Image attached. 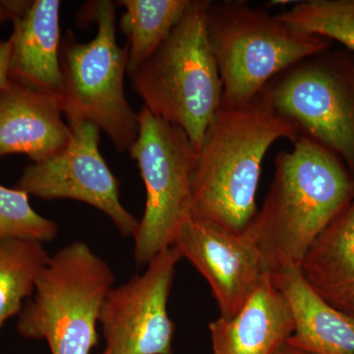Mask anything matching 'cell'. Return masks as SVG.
<instances>
[{
	"instance_id": "cell-1",
	"label": "cell",
	"mask_w": 354,
	"mask_h": 354,
	"mask_svg": "<svg viewBox=\"0 0 354 354\" xmlns=\"http://www.w3.org/2000/svg\"><path fill=\"white\" fill-rule=\"evenodd\" d=\"M354 201V176L341 158L300 135L274 158V178L246 227L264 272L299 266L318 235Z\"/></svg>"
},
{
	"instance_id": "cell-15",
	"label": "cell",
	"mask_w": 354,
	"mask_h": 354,
	"mask_svg": "<svg viewBox=\"0 0 354 354\" xmlns=\"http://www.w3.org/2000/svg\"><path fill=\"white\" fill-rule=\"evenodd\" d=\"M271 274L295 321L288 344L311 354H354V315L335 308L317 295L297 266Z\"/></svg>"
},
{
	"instance_id": "cell-18",
	"label": "cell",
	"mask_w": 354,
	"mask_h": 354,
	"mask_svg": "<svg viewBox=\"0 0 354 354\" xmlns=\"http://www.w3.org/2000/svg\"><path fill=\"white\" fill-rule=\"evenodd\" d=\"M50 257L41 242L0 239V327L22 311Z\"/></svg>"
},
{
	"instance_id": "cell-4",
	"label": "cell",
	"mask_w": 354,
	"mask_h": 354,
	"mask_svg": "<svg viewBox=\"0 0 354 354\" xmlns=\"http://www.w3.org/2000/svg\"><path fill=\"white\" fill-rule=\"evenodd\" d=\"M207 34L227 106L245 104L283 70L333 46L241 0L209 1Z\"/></svg>"
},
{
	"instance_id": "cell-12",
	"label": "cell",
	"mask_w": 354,
	"mask_h": 354,
	"mask_svg": "<svg viewBox=\"0 0 354 354\" xmlns=\"http://www.w3.org/2000/svg\"><path fill=\"white\" fill-rule=\"evenodd\" d=\"M62 113L59 95L9 81L0 91V157L23 153L39 162L64 150L72 130Z\"/></svg>"
},
{
	"instance_id": "cell-3",
	"label": "cell",
	"mask_w": 354,
	"mask_h": 354,
	"mask_svg": "<svg viewBox=\"0 0 354 354\" xmlns=\"http://www.w3.org/2000/svg\"><path fill=\"white\" fill-rule=\"evenodd\" d=\"M211 0H190L183 19L146 62L128 74L149 111L189 137L199 151L221 106L223 85L207 34Z\"/></svg>"
},
{
	"instance_id": "cell-6",
	"label": "cell",
	"mask_w": 354,
	"mask_h": 354,
	"mask_svg": "<svg viewBox=\"0 0 354 354\" xmlns=\"http://www.w3.org/2000/svg\"><path fill=\"white\" fill-rule=\"evenodd\" d=\"M111 267L88 244L64 247L44 268L20 312L22 337L46 339L51 354H90L99 342L100 311L113 288Z\"/></svg>"
},
{
	"instance_id": "cell-8",
	"label": "cell",
	"mask_w": 354,
	"mask_h": 354,
	"mask_svg": "<svg viewBox=\"0 0 354 354\" xmlns=\"http://www.w3.org/2000/svg\"><path fill=\"white\" fill-rule=\"evenodd\" d=\"M139 133L130 147L145 183V213L134 234V259L149 264L172 246L177 232L192 216V183L198 151L181 128L153 115L138 113Z\"/></svg>"
},
{
	"instance_id": "cell-5",
	"label": "cell",
	"mask_w": 354,
	"mask_h": 354,
	"mask_svg": "<svg viewBox=\"0 0 354 354\" xmlns=\"http://www.w3.org/2000/svg\"><path fill=\"white\" fill-rule=\"evenodd\" d=\"M81 13L97 23V36L81 43L71 30L62 38L59 64L64 83L62 106L70 123L88 121L106 133L120 153L129 151L138 137V113L124 91L128 50L115 37V4L88 2Z\"/></svg>"
},
{
	"instance_id": "cell-22",
	"label": "cell",
	"mask_w": 354,
	"mask_h": 354,
	"mask_svg": "<svg viewBox=\"0 0 354 354\" xmlns=\"http://www.w3.org/2000/svg\"><path fill=\"white\" fill-rule=\"evenodd\" d=\"M9 57H10V44L8 41H0V91L9 82Z\"/></svg>"
},
{
	"instance_id": "cell-23",
	"label": "cell",
	"mask_w": 354,
	"mask_h": 354,
	"mask_svg": "<svg viewBox=\"0 0 354 354\" xmlns=\"http://www.w3.org/2000/svg\"><path fill=\"white\" fill-rule=\"evenodd\" d=\"M274 354H311L306 353V351H301V349L295 348L290 346L288 342H285Z\"/></svg>"
},
{
	"instance_id": "cell-14",
	"label": "cell",
	"mask_w": 354,
	"mask_h": 354,
	"mask_svg": "<svg viewBox=\"0 0 354 354\" xmlns=\"http://www.w3.org/2000/svg\"><path fill=\"white\" fill-rule=\"evenodd\" d=\"M213 354H274L292 335L290 305L270 272L234 318L209 323Z\"/></svg>"
},
{
	"instance_id": "cell-9",
	"label": "cell",
	"mask_w": 354,
	"mask_h": 354,
	"mask_svg": "<svg viewBox=\"0 0 354 354\" xmlns=\"http://www.w3.org/2000/svg\"><path fill=\"white\" fill-rule=\"evenodd\" d=\"M68 145L25 167L16 189L44 200L73 199L104 212L123 236H134L139 221L122 206L120 183L100 152V128L88 121L68 124Z\"/></svg>"
},
{
	"instance_id": "cell-2",
	"label": "cell",
	"mask_w": 354,
	"mask_h": 354,
	"mask_svg": "<svg viewBox=\"0 0 354 354\" xmlns=\"http://www.w3.org/2000/svg\"><path fill=\"white\" fill-rule=\"evenodd\" d=\"M297 124L261 95L239 106H221L199 151L192 183V216L232 232L257 214L256 193L266 153L279 139L297 141Z\"/></svg>"
},
{
	"instance_id": "cell-19",
	"label": "cell",
	"mask_w": 354,
	"mask_h": 354,
	"mask_svg": "<svg viewBox=\"0 0 354 354\" xmlns=\"http://www.w3.org/2000/svg\"><path fill=\"white\" fill-rule=\"evenodd\" d=\"M277 16L302 31L337 41L354 55V0H307Z\"/></svg>"
},
{
	"instance_id": "cell-17",
	"label": "cell",
	"mask_w": 354,
	"mask_h": 354,
	"mask_svg": "<svg viewBox=\"0 0 354 354\" xmlns=\"http://www.w3.org/2000/svg\"><path fill=\"white\" fill-rule=\"evenodd\" d=\"M190 0H120L121 31L127 37V74L146 62L183 19Z\"/></svg>"
},
{
	"instance_id": "cell-13",
	"label": "cell",
	"mask_w": 354,
	"mask_h": 354,
	"mask_svg": "<svg viewBox=\"0 0 354 354\" xmlns=\"http://www.w3.org/2000/svg\"><path fill=\"white\" fill-rule=\"evenodd\" d=\"M59 0H34L12 20L8 79L39 92L59 95L64 83L59 64L62 36Z\"/></svg>"
},
{
	"instance_id": "cell-21",
	"label": "cell",
	"mask_w": 354,
	"mask_h": 354,
	"mask_svg": "<svg viewBox=\"0 0 354 354\" xmlns=\"http://www.w3.org/2000/svg\"><path fill=\"white\" fill-rule=\"evenodd\" d=\"M28 0H0V25L12 20L27 6Z\"/></svg>"
},
{
	"instance_id": "cell-11",
	"label": "cell",
	"mask_w": 354,
	"mask_h": 354,
	"mask_svg": "<svg viewBox=\"0 0 354 354\" xmlns=\"http://www.w3.org/2000/svg\"><path fill=\"white\" fill-rule=\"evenodd\" d=\"M172 246L208 281L223 318L241 311L264 274L259 249L246 230L232 232L191 216Z\"/></svg>"
},
{
	"instance_id": "cell-7",
	"label": "cell",
	"mask_w": 354,
	"mask_h": 354,
	"mask_svg": "<svg viewBox=\"0 0 354 354\" xmlns=\"http://www.w3.org/2000/svg\"><path fill=\"white\" fill-rule=\"evenodd\" d=\"M261 95L300 135L337 156L354 176V55L330 48L291 65Z\"/></svg>"
},
{
	"instance_id": "cell-16",
	"label": "cell",
	"mask_w": 354,
	"mask_h": 354,
	"mask_svg": "<svg viewBox=\"0 0 354 354\" xmlns=\"http://www.w3.org/2000/svg\"><path fill=\"white\" fill-rule=\"evenodd\" d=\"M298 269L326 302L354 315V201L318 235Z\"/></svg>"
},
{
	"instance_id": "cell-10",
	"label": "cell",
	"mask_w": 354,
	"mask_h": 354,
	"mask_svg": "<svg viewBox=\"0 0 354 354\" xmlns=\"http://www.w3.org/2000/svg\"><path fill=\"white\" fill-rule=\"evenodd\" d=\"M180 259L176 247L165 248L143 274L109 291L99 316L106 339L102 354H174L167 300Z\"/></svg>"
},
{
	"instance_id": "cell-20",
	"label": "cell",
	"mask_w": 354,
	"mask_h": 354,
	"mask_svg": "<svg viewBox=\"0 0 354 354\" xmlns=\"http://www.w3.org/2000/svg\"><path fill=\"white\" fill-rule=\"evenodd\" d=\"M55 221L39 215L23 191L0 185V239L50 242L57 237Z\"/></svg>"
}]
</instances>
